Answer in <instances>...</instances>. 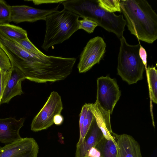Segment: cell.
I'll use <instances>...</instances> for the list:
<instances>
[{
	"instance_id": "52a82bcc",
	"label": "cell",
	"mask_w": 157,
	"mask_h": 157,
	"mask_svg": "<svg viewBox=\"0 0 157 157\" xmlns=\"http://www.w3.org/2000/svg\"><path fill=\"white\" fill-rule=\"evenodd\" d=\"M96 101L104 110L112 114L121 96L116 80L109 76H101L97 80Z\"/></svg>"
},
{
	"instance_id": "83f0119b",
	"label": "cell",
	"mask_w": 157,
	"mask_h": 157,
	"mask_svg": "<svg viewBox=\"0 0 157 157\" xmlns=\"http://www.w3.org/2000/svg\"><path fill=\"white\" fill-rule=\"evenodd\" d=\"M63 117L60 114L56 115L53 118L54 123L56 125H60L63 122Z\"/></svg>"
},
{
	"instance_id": "e0dca14e",
	"label": "cell",
	"mask_w": 157,
	"mask_h": 157,
	"mask_svg": "<svg viewBox=\"0 0 157 157\" xmlns=\"http://www.w3.org/2000/svg\"><path fill=\"white\" fill-rule=\"evenodd\" d=\"M0 32L15 41L28 38L26 30L20 27L10 24L0 25Z\"/></svg>"
},
{
	"instance_id": "ba28073f",
	"label": "cell",
	"mask_w": 157,
	"mask_h": 157,
	"mask_svg": "<svg viewBox=\"0 0 157 157\" xmlns=\"http://www.w3.org/2000/svg\"><path fill=\"white\" fill-rule=\"evenodd\" d=\"M106 47V44L101 37L91 39L80 55L77 66L79 72L85 73L95 64L99 63L103 57Z\"/></svg>"
},
{
	"instance_id": "6da1fadb",
	"label": "cell",
	"mask_w": 157,
	"mask_h": 157,
	"mask_svg": "<svg viewBox=\"0 0 157 157\" xmlns=\"http://www.w3.org/2000/svg\"><path fill=\"white\" fill-rule=\"evenodd\" d=\"M121 11L131 33L149 44L157 39V15L145 0H122Z\"/></svg>"
},
{
	"instance_id": "8fae6325",
	"label": "cell",
	"mask_w": 157,
	"mask_h": 157,
	"mask_svg": "<svg viewBox=\"0 0 157 157\" xmlns=\"http://www.w3.org/2000/svg\"><path fill=\"white\" fill-rule=\"evenodd\" d=\"M25 121L23 117L19 120L11 117L0 118V142L7 144L22 138L19 131Z\"/></svg>"
},
{
	"instance_id": "30bf717a",
	"label": "cell",
	"mask_w": 157,
	"mask_h": 157,
	"mask_svg": "<svg viewBox=\"0 0 157 157\" xmlns=\"http://www.w3.org/2000/svg\"><path fill=\"white\" fill-rule=\"evenodd\" d=\"M59 5L51 9L42 10L26 5L11 6V21L16 23L24 22H33L45 20L49 15L58 10Z\"/></svg>"
},
{
	"instance_id": "4316f807",
	"label": "cell",
	"mask_w": 157,
	"mask_h": 157,
	"mask_svg": "<svg viewBox=\"0 0 157 157\" xmlns=\"http://www.w3.org/2000/svg\"><path fill=\"white\" fill-rule=\"evenodd\" d=\"M87 156L89 157H100V153L96 148L92 147L89 151Z\"/></svg>"
},
{
	"instance_id": "ffe728a7",
	"label": "cell",
	"mask_w": 157,
	"mask_h": 157,
	"mask_svg": "<svg viewBox=\"0 0 157 157\" xmlns=\"http://www.w3.org/2000/svg\"><path fill=\"white\" fill-rule=\"evenodd\" d=\"M94 116L91 111L90 107L87 111L82 127L79 129L80 136L76 146L79 145L82 142L83 139L88 132L91 125Z\"/></svg>"
},
{
	"instance_id": "484cf974",
	"label": "cell",
	"mask_w": 157,
	"mask_h": 157,
	"mask_svg": "<svg viewBox=\"0 0 157 157\" xmlns=\"http://www.w3.org/2000/svg\"><path fill=\"white\" fill-rule=\"evenodd\" d=\"M139 55L145 67L147 65V53L145 49L140 44L139 49Z\"/></svg>"
},
{
	"instance_id": "7c38bea8",
	"label": "cell",
	"mask_w": 157,
	"mask_h": 157,
	"mask_svg": "<svg viewBox=\"0 0 157 157\" xmlns=\"http://www.w3.org/2000/svg\"><path fill=\"white\" fill-rule=\"evenodd\" d=\"M10 78L4 91L1 104L8 103L14 97L23 93L21 82L25 79L24 74L17 67L12 66Z\"/></svg>"
},
{
	"instance_id": "ac0fdd59",
	"label": "cell",
	"mask_w": 157,
	"mask_h": 157,
	"mask_svg": "<svg viewBox=\"0 0 157 157\" xmlns=\"http://www.w3.org/2000/svg\"><path fill=\"white\" fill-rule=\"evenodd\" d=\"M147 81L148 83L151 100L157 103V74L155 67L148 66L147 68Z\"/></svg>"
},
{
	"instance_id": "d4e9b609",
	"label": "cell",
	"mask_w": 157,
	"mask_h": 157,
	"mask_svg": "<svg viewBox=\"0 0 157 157\" xmlns=\"http://www.w3.org/2000/svg\"><path fill=\"white\" fill-rule=\"evenodd\" d=\"M12 67V65L7 56L0 48V69L8 71Z\"/></svg>"
},
{
	"instance_id": "44dd1931",
	"label": "cell",
	"mask_w": 157,
	"mask_h": 157,
	"mask_svg": "<svg viewBox=\"0 0 157 157\" xmlns=\"http://www.w3.org/2000/svg\"><path fill=\"white\" fill-rule=\"evenodd\" d=\"M11 6L5 1L0 0V25L11 22Z\"/></svg>"
},
{
	"instance_id": "5b68a950",
	"label": "cell",
	"mask_w": 157,
	"mask_h": 157,
	"mask_svg": "<svg viewBox=\"0 0 157 157\" xmlns=\"http://www.w3.org/2000/svg\"><path fill=\"white\" fill-rule=\"evenodd\" d=\"M120 46L118 57L117 74L131 85L143 78L145 66L139 55L140 44H129L123 36L120 38Z\"/></svg>"
},
{
	"instance_id": "2e32d148",
	"label": "cell",
	"mask_w": 157,
	"mask_h": 157,
	"mask_svg": "<svg viewBox=\"0 0 157 157\" xmlns=\"http://www.w3.org/2000/svg\"><path fill=\"white\" fill-rule=\"evenodd\" d=\"M95 147L100 152V157H117V144L115 140H108L103 137Z\"/></svg>"
},
{
	"instance_id": "9a60e30c",
	"label": "cell",
	"mask_w": 157,
	"mask_h": 157,
	"mask_svg": "<svg viewBox=\"0 0 157 157\" xmlns=\"http://www.w3.org/2000/svg\"><path fill=\"white\" fill-rule=\"evenodd\" d=\"M90 109L104 137L108 140H115L111 127L110 113L103 109L96 101L94 104L90 103Z\"/></svg>"
},
{
	"instance_id": "f1b7e54d",
	"label": "cell",
	"mask_w": 157,
	"mask_h": 157,
	"mask_svg": "<svg viewBox=\"0 0 157 157\" xmlns=\"http://www.w3.org/2000/svg\"><path fill=\"white\" fill-rule=\"evenodd\" d=\"M63 0L62 1H54V0H50V1H44L45 2H44L43 1H33V2L36 5H39L41 3H61V2L63 1Z\"/></svg>"
},
{
	"instance_id": "cb8c5ba5",
	"label": "cell",
	"mask_w": 157,
	"mask_h": 157,
	"mask_svg": "<svg viewBox=\"0 0 157 157\" xmlns=\"http://www.w3.org/2000/svg\"><path fill=\"white\" fill-rule=\"evenodd\" d=\"M11 73V69L7 71L0 69V105L7 82Z\"/></svg>"
},
{
	"instance_id": "5bb4252c",
	"label": "cell",
	"mask_w": 157,
	"mask_h": 157,
	"mask_svg": "<svg viewBox=\"0 0 157 157\" xmlns=\"http://www.w3.org/2000/svg\"><path fill=\"white\" fill-rule=\"evenodd\" d=\"M113 136L116 139L117 157H142L140 145L132 136L114 133Z\"/></svg>"
},
{
	"instance_id": "4fadbf2b",
	"label": "cell",
	"mask_w": 157,
	"mask_h": 157,
	"mask_svg": "<svg viewBox=\"0 0 157 157\" xmlns=\"http://www.w3.org/2000/svg\"><path fill=\"white\" fill-rule=\"evenodd\" d=\"M103 137L94 117L90 128L82 142L79 145L76 146L75 157L87 156L89 150L92 147H95Z\"/></svg>"
},
{
	"instance_id": "f546056e",
	"label": "cell",
	"mask_w": 157,
	"mask_h": 157,
	"mask_svg": "<svg viewBox=\"0 0 157 157\" xmlns=\"http://www.w3.org/2000/svg\"><path fill=\"white\" fill-rule=\"evenodd\" d=\"M86 157H88V156H86Z\"/></svg>"
},
{
	"instance_id": "d6986e66",
	"label": "cell",
	"mask_w": 157,
	"mask_h": 157,
	"mask_svg": "<svg viewBox=\"0 0 157 157\" xmlns=\"http://www.w3.org/2000/svg\"><path fill=\"white\" fill-rule=\"evenodd\" d=\"M99 6L105 11L111 13L121 12L120 0H97Z\"/></svg>"
},
{
	"instance_id": "9c48e42d",
	"label": "cell",
	"mask_w": 157,
	"mask_h": 157,
	"mask_svg": "<svg viewBox=\"0 0 157 157\" xmlns=\"http://www.w3.org/2000/svg\"><path fill=\"white\" fill-rule=\"evenodd\" d=\"M38 145L33 138H22L0 147V157H37Z\"/></svg>"
},
{
	"instance_id": "277c9868",
	"label": "cell",
	"mask_w": 157,
	"mask_h": 157,
	"mask_svg": "<svg viewBox=\"0 0 157 157\" xmlns=\"http://www.w3.org/2000/svg\"><path fill=\"white\" fill-rule=\"evenodd\" d=\"M79 17L64 9L48 16L45 20V33L42 48L48 51L54 45L68 39L79 29Z\"/></svg>"
},
{
	"instance_id": "7402d4cb",
	"label": "cell",
	"mask_w": 157,
	"mask_h": 157,
	"mask_svg": "<svg viewBox=\"0 0 157 157\" xmlns=\"http://www.w3.org/2000/svg\"><path fill=\"white\" fill-rule=\"evenodd\" d=\"M15 41L23 48L29 52L38 55L44 54L31 42L28 38Z\"/></svg>"
},
{
	"instance_id": "7a4b0ae2",
	"label": "cell",
	"mask_w": 157,
	"mask_h": 157,
	"mask_svg": "<svg viewBox=\"0 0 157 157\" xmlns=\"http://www.w3.org/2000/svg\"><path fill=\"white\" fill-rule=\"evenodd\" d=\"M75 58L45 55L39 60L26 63L19 69L25 78L42 83L64 80L72 73L76 61Z\"/></svg>"
},
{
	"instance_id": "8992f818",
	"label": "cell",
	"mask_w": 157,
	"mask_h": 157,
	"mask_svg": "<svg viewBox=\"0 0 157 157\" xmlns=\"http://www.w3.org/2000/svg\"><path fill=\"white\" fill-rule=\"evenodd\" d=\"M63 109L61 96L57 92H52L44 106L33 119L31 130L38 132L51 126L54 124V117L60 114Z\"/></svg>"
},
{
	"instance_id": "3957f363",
	"label": "cell",
	"mask_w": 157,
	"mask_h": 157,
	"mask_svg": "<svg viewBox=\"0 0 157 157\" xmlns=\"http://www.w3.org/2000/svg\"><path fill=\"white\" fill-rule=\"evenodd\" d=\"M64 9L83 18L96 22L105 29L115 34L119 38L123 36L125 20L122 15L108 12L98 5L96 0H63Z\"/></svg>"
},
{
	"instance_id": "603a6c76",
	"label": "cell",
	"mask_w": 157,
	"mask_h": 157,
	"mask_svg": "<svg viewBox=\"0 0 157 157\" xmlns=\"http://www.w3.org/2000/svg\"><path fill=\"white\" fill-rule=\"evenodd\" d=\"M79 29H82L89 33H92L98 26L96 22L91 19L84 18L78 21Z\"/></svg>"
}]
</instances>
